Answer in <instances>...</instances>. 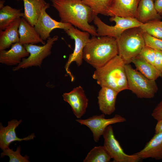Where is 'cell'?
Instances as JSON below:
<instances>
[{
	"label": "cell",
	"mask_w": 162,
	"mask_h": 162,
	"mask_svg": "<svg viewBox=\"0 0 162 162\" xmlns=\"http://www.w3.org/2000/svg\"><path fill=\"white\" fill-rule=\"evenodd\" d=\"M52 6L58 11L60 21L70 23L92 36H99L95 27L89 24L95 16L81 0H52Z\"/></svg>",
	"instance_id": "cell-1"
},
{
	"label": "cell",
	"mask_w": 162,
	"mask_h": 162,
	"mask_svg": "<svg viewBox=\"0 0 162 162\" xmlns=\"http://www.w3.org/2000/svg\"><path fill=\"white\" fill-rule=\"evenodd\" d=\"M118 54L116 38L92 36L83 50V59L95 69L100 67Z\"/></svg>",
	"instance_id": "cell-2"
},
{
	"label": "cell",
	"mask_w": 162,
	"mask_h": 162,
	"mask_svg": "<svg viewBox=\"0 0 162 162\" xmlns=\"http://www.w3.org/2000/svg\"><path fill=\"white\" fill-rule=\"evenodd\" d=\"M125 64L118 55L103 66L96 68L92 77L101 87L110 88L118 93L128 90Z\"/></svg>",
	"instance_id": "cell-3"
},
{
	"label": "cell",
	"mask_w": 162,
	"mask_h": 162,
	"mask_svg": "<svg viewBox=\"0 0 162 162\" xmlns=\"http://www.w3.org/2000/svg\"><path fill=\"white\" fill-rule=\"evenodd\" d=\"M118 55L125 64H129L132 59L140 54L146 45L143 33L139 27L126 30L116 39Z\"/></svg>",
	"instance_id": "cell-4"
},
{
	"label": "cell",
	"mask_w": 162,
	"mask_h": 162,
	"mask_svg": "<svg viewBox=\"0 0 162 162\" xmlns=\"http://www.w3.org/2000/svg\"><path fill=\"white\" fill-rule=\"evenodd\" d=\"M128 90L140 98H153L158 90L155 80L147 78L129 64H125Z\"/></svg>",
	"instance_id": "cell-5"
},
{
	"label": "cell",
	"mask_w": 162,
	"mask_h": 162,
	"mask_svg": "<svg viewBox=\"0 0 162 162\" xmlns=\"http://www.w3.org/2000/svg\"><path fill=\"white\" fill-rule=\"evenodd\" d=\"M110 21L115 22L114 26H109L104 22L98 16L93 20L97 27V31L99 36H107L117 39L126 30L130 28L140 27L143 23L136 18L115 16H111Z\"/></svg>",
	"instance_id": "cell-6"
},
{
	"label": "cell",
	"mask_w": 162,
	"mask_h": 162,
	"mask_svg": "<svg viewBox=\"0 0 162 162\" xmlns=\"http://www.w3.org/2000/svg\"><path fill=\"white\" fill-rule=\"evenodd\" d=\"M58 38L57 35L50 37L45 44L41 46L32 44L23 45L29 55L27 58H23L19 64L13 68V70L16 71L32 66L40 67L44 59L50 55L53 45Z\"/></svg>",
	"instance_id": "cell-7"
},
{
	"label": "cell",
	"mask_w": 162,
	"mask_h": 162,
	"mask_svg": "<svg viewBox=\"0 0 162 162\" xmlns=\"http://www.w3.org/2000/svg\"><path fill=\"white\" fill-rule=\"evenodd\" d=\"M64 31L75 41V47L73 52L69 55L65 66L66 72L71 78V81H73L74 78L69 70V67L73 62H75L78 67L82 65L83 59V49L90 39V34L87 32L80 30L73 26L69 29Z\"/></svg>",
	"instance_id": "cell-8"
},
{
	"label": "cell",
	"mask_w": 162,
	"mask_h": 162,
	"mask_svg": "<svg viewBox=\"0 0 162 162\" xmlns=\"http://www.w3.org/2000/svg\"><path fill=\"white\" fill-rule=\"evenodd\" d=\"M102 136L104 140V146L113 159V162H137L142 160L135 153L129 155L124 152L115 137L111 125L106 128Z\"/></svg>",
	"instance_id": "cell-9"
},
{
	"label": "cell",
	"mask_w": 162,
	"mask_h": 162,
	"mask_svg": "<svg viewBox=\"0 0 162 162\" xmlns=\"http://www.w3.org/2000/svg\"><path fill=\"white\" fill-rule=\"evenodd\" d=\"M104 114L93 116L86 119H77L76 121L82 125L88 128L92 133L94 141L97 142L106 129L113 124L125 122L126 119L121 116L116 114L112 118H106Z\"/></svg>",
	"instance_id": "cell-10"
},
{
	"label": "cell",
	"mask_w": 162,
	"mask_h": 162,
	"mask_svg": "<svg viewBox=\"0 0 162 162\" xmlns=\"http://www.w3.org/2000/svg\"><path fill=\"white\" fill-rule=\"evenodd\" d=\"M62 96L64 100L70 105L77 118H81L85 113L88 100L81 86L74 88L69 92L63 93Z\"/></svg>",
	"instance_id": "cell-11"
},
{
	"label": "cell",
	"mask_w": 162,
	"mask_h": 162,
	"mask_svg": "<svg viewBox=\"0 0 162 162\" xmlns=\"http://www.w3.org/2000/svg\"><path fill=\"white\" fill-rule=\"evenodd\" d=\"M48 8H45L43 10L34 26L35 29L44 41L50 37V33L54 29L59 28L64 30L72 26L70 24L58 22L53 19L46 12Z\"/></svg>",
	"instance_id": "cell-12"
},
{
	"label": "cell",
	"mask_w": 162,
	"mask_h": 162,
	"mask_svg": "<svg viewBox=\"0 0 162 162\" xmlns=\"http://www.w3.org/2000/svg\"><path fill=\"white\" fill-rule=\"evenodd\" d=\"M22 122V120L18 121L16 119L11 120L8 122L6 127L3 126L0 123V148L2 150L9 148L10 144L13 142L29 140L33 139L35 137L34 133L23 138H20L16 136V129Z\"/></svg>",
	"instance_id": "cell-13"
},
{
	"label": "cell",
	"mask_w": 162,
	"mask_h": 162,
	"mask_svg": "<svg viewBox=\"0 0 162 162\" xmlns=\"http://www.w3.org/2000/svg\"><path fill=\"white\" fill-rule=\"evenodd\" d=\"M140 0H112L108 16L136 18Z\"/></svg>",
	"instance_id": "cell-14"
},
{
	"label": "cell",
	"mask_w": 162,
	"mask_h": 162,
	"mask_svg": "<svg viewBox=\"0 0 162 162\" xmlns=\"http://www.w3.org/2000/svg\"><path fill=\"white\" fill-rule=\"evenodd\" d=\"M29 55L23 45L19 42L16 43L8 50H0V63L7 65H17L23 58Z\"/></svg>",
	"instance_id": "cell-15"
},
{
	"label": "cell",
	"mask_w": 162,
	"mask_h": 162,
	"mask_svg": "<svg viewBox=\"0 0 162 162\" xmlns=\"http://www.w3.org/2000/svg\"><path fill=\"white\" fill-rule=\"evenodd\" d=\"M118 93L106 86L101 87L98 96L99 110L105 115H109L116 110V103Z\"/></svg>",
	"instance_id": "cell-16"
},
{
	"label": "cell",
	"mask_w": 162,
	"mask_h": 162,
	"mask_svg": "<svg viewBox=\"0 0 162 162\" xmlns=\"http://www.w3.org/2000/svg\"><path fill=\"white\" fill-rule=\"evenodd\" d=\"M141 159H162V132L155 134L141 151L135 153Z\"/></svg>",
	"instance_id": "cell-17"
},
{
	"label": "cell",
	"mask_w": 162,
	"mask_h": 162,
	"mask_svg": "<svg viewBox=\"0 0 162 162\" xmlns=\"http://www.w3.org/2000/svg\"><path fill=\"white\" fill-rule=\"evenodd\" d=\"M24 5V18L31 25L34 26L43 10L49 8L50 4L44 0H25Z\"/></svg>",
	"instance_id": "cell-18"
},
{
	"label": "cell",
	"mask_w": 162,
	"mask_h": 162,
	"mask_svg": "<svg viewBox=\"0 0 162 162\" xmlns=\"http://www.w3.org/2000/svg\"><path fill=\"white\" fill-rule=\"evenodd\" d=\"M18 31L19 42L23 45L38 43L44 45L46 44L35 29L34 26L31 25L23 17L21 18Z\"/></svg>",
	"instance_id": "cell-19"
},
{
	"label": "cell",
	"mask_w": 162,
	"mask_h": 162,
	"mask_svg": "<svg viewBox=\"0 0 162 162\" xmlns=\"http://www.w3.org/2000/svg\"><path fill=\"white\" fill-rule=\"evenodd\" d=\"M21 18L16 20L4 30L0 31V50H5L19 42L18 30Z\"/></svg>",
	"instance_id": "cell-20"
},
{
	"label": "cell",
	"mask_w": 162,
	"mask_h": 162,
	"mask_svg": "<svg viewBox=\"0 0 162 162\" xmlns=\"http://www.w3.org/2000/svg\"><path fill=\"white\" fill-rule=\"evenodd\" d=\"M161 16L157 12L153 0H140L138 4L136 19L144 23L154 20H160Z\"/></svg>",
	"instance_id": "cell-21"
},
{
	"label": "cell",
	"mask_w": 162,
	"mask_h": 162,
	"mask_svg": "<svg viewBox=\"0 0 162 162\" xmlns=\"http://www.w3.org/2000/svg\"><path fill=\"white\" fill-rule=\"evenodd\" d=\"M136 69L149 79L156 80L162 76V73L154 66L146 61L139 55L131 61Z\"/></svg>",
	"instance_id": "cell-22"
},
{
	"label": "cell",
	"mask_w": 162,
	"mask_h": 162,
	"mask_svg": "<svg viewBox=\"0 0 162 162\" xmlns=\"http://www.w3.org/2000/svg\"><path fill=\"white\" fill-rule=\"evenodd\" d=\"M24 16L21 9L5 6L0 10V31L4 30L16 20Z\"/></svg>",
	"instance_id": "cell-23"
},
{
	"label": "cell",
	"mask_w": 162,
	"mask_h": 162,
	"mask_svg": "<svg viewBox=\"0 0 162 162\" xmlns=\"http://www.w3.org/2000/svg\"><path fill=\"white\" fill-rule=\"evenodd\" d=\"M112 158L107 150L104 146H95L88 153L84 162H109Z\"/></svg>",
	"instance_id": "cell-24"
},
{
	"label": "cell",
	"mask_w": 162,
	"mask_h": 162,
	"mask_svg": "<svg viewBox=\"0 0 162 162\" xmlns=\"http://www.w3.org/2000/svg\"><path fill=\"white\" fill-rule=\"evenodd\" d=\"M89 7L95 16L98 14L108 16L109 9L112 0H81Z\"/></svg>",
	"instance_id": "cell-25"
},
{
	"label": "cell",
	"mask_w": 162,
	"mask_h": 162,
	"mask_svg": "<svg viewBox=\"0 0 162 162\" xmlns=\"http://www.w3.org/2000/svg\"><path fill=\"white\" fill-rule=\"evenodd\" d=\"M143 33L157 39L162 40V22L154 20L143 23L140 27Z\"/></svg>",
	"instance_id": "cell-26"
},
{
	"label": "cell",
	"mask_w": 162,
	"mask_h": 162,
	"mask_svg": "<svg viewBox=\"0 0 162 162\" xmlns=\"http://www.w3.org/2000/svg\"><path fill=\"white\" fill-rule=\"evenodd\" d=\"M21 147L20 146L17 147L16 151L9 148L4 150L1 153V157L7 156L9 157L10 160L9 162H29V157L26 155L22 156L20 154Z\"/></svg>",
	"instance_id": "cell-27"
},
{
	"label": "cell",
	"mask_w": 162,
	"mask_h": 162,
	"mask_svg": "<svg viewBox=\"0 0 162 162\" xmlns=\"http://www.w3.org/2000/svg\"><path fill=\"white\" fill-rule=\"evenodd\" d=\"M139 55L146 61L154 65L155 57L154 49L145 45Z\"/></svg>",
	"instance_id": "cell-28"
},
{
	"label": "cell",
	"mask_w": 162,
	"mask_h": 162,
	"mask_svg": "<svg viewBox=\"0 0 162 162\" xmlns=\"http://www.w3.org/2000/svg\"><path fill=\"white\" fill-rule=\"evenodd\" d=\"M143 35L146 45L162 51V40L154 38L145 33H143Z\"/></svg>",
	"instance_id": "cell-29"
},
{
	"label": "cell",
	"mask_w": 162,
	"mask_h": 162,
	"mask_svg": "<svg viewBox=\"0 0 162 162\" xmlns=\"http://www.w3.org/2000/svg\"><path fill=\"white\" fill-rule=\"evenodd\" d=\"M155 57L154 65L162 73V51L155 50Z\"/></svg>",
	"instance_id": "cell-30"
},
{
	"label": "cell",
	"mask_w": 162,
	"mask_h": 162,
	"mask_svg": "<svg viewBox=\"0 0 162 162\" xmlns=\"http://www.w3.org/2000/svg\"><path fill=\"white\" fill-rule=\"evenodd\" d=\"M152 116L157 121L162 119V100L153 110Z\"/></svg>",
	"instance_id": "cell-31"
},
{
	"label": "cell",
	"mask_w": 162,
	"mask_h": 162,
	"mask_svg": "<svg viewBox=\"0 0 162 162\" xmlns=\"http://www.w3.org/2000/svg\"><path fill=\"white\" fill-rule=\"evenodd\" d=\"M154 3L155 9L160 16L162 15V0H155Z\"/></svg>",
	"instance_id": "cell-32"
},
{
	"label": "cell",
	"mask_w": 162,
	"mask_h": 162,
	"mask_svg": "<svg viewBox=\"0 0 162 162\" xmlns=\"http://www.w3.org/2000/svg\"><path fill=\"white\" fill-rule=\"evenodd\" d=\"M157 121L155 128V134L162 132V119H160Z\"/></svg>",
	"instance_id": "cell-33"
},
{
	"label": "cell",
	"mask_w": 162,
	"mask_h": 162,
	"mask_svg": "<svg viewBox=\"0 0 162 162\" xmlns=\"http://www.w3.org/2000/svg\"><path fill=\"white\" fill-rule=\"evenodd\" d=\"M5 1L4 0H1L0 1V9L3 8L4 6V3Z\"/></svg>",
	"instance_id": "cell-34"
},
{
	"label": "cell",
	"mask_w": 162,
	"mask_h": 162,
	"mask_svg": "<svg viewBox=\"0 0 162 162\" xmlns=\"http://www.w3.org/2000/svg\"><path fill=\"white\" fill-rule=\"evenodd\" d=\"M16 0L20 1V0ZM23 0V1L25 0Z\"/></svg>",
	"instance_id": "cell-35"
},
{
	"label": "cell",
	"mask_w": 162,
	"mask_h": 162,
	"mask_svg": "<svg viewBox=\"0 0 162 162\" xmlns=\"http://www.w3.org/2000/svg\"><path fill=\"white\" fill-rule=\"evenodd\" d=\"M153 0V1L154 2V1H155V0Z\"/></svg>",
	"instance_id": "cell-36"
},
{
	"label": "cell",
	"mask_w": 162,
	"mask_h": 162,
	"mask_svg": "<svg viewBox=\"0 0 162 162\" xmlns=\"http://www.w3.org/2000/svg\"><path fill=\"white\" fill-rule=\"evenodd\" d=\"M50 1H51L52 0H50Z\"/></svg>",
	"instance_id": "cell-37"
},
{
	"label": "cell",
	"mask_w": 162,
	"mask_h": 162,
	"mask_svg": "<svg viewBox=\"0 0 162 162\" xmlns=\"http://www.w3.org/2000/svg\"></svg>",
	"instance_id": "cell-38"
}]
</instances>
